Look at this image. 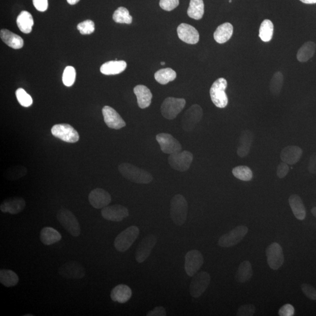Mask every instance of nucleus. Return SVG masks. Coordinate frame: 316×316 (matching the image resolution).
<instances>
[{
	"mask_svg": "<svg viewBox=\"0 0 316 316\" xmlns=\"http://www.w3.org/2000/svg\"><path fill=\"white\" fill-rule=\"evenodd\" d=\"M121 174L130 182L138 184H148L153 177L150 172L129 163H123L119 166Z\"/></svg>",
	"mask_w": 316,
	"mask_h": 316,
	"instance_id": "f257e3e1",
	"label": "nucleus"
},
{
	"mask_svg": "<svg viewBox=\"0 0 316 316\" xmlns=\"http://www.w3.org/2000/svg\"><path fill=\"white\" fill-rule=\"evenodd\" d=\"M188 210V201L183 195L173 197L170 201V216L176 225H182L187 221Z\"/></svg>",
	"mask_w": 316,
	"mask_h": 316,
	"instance_id": "f03ea898",
	"label": "nucleus"
},
{
	"mask_svg": "<svg viewBox=\"0 0 316 316\" xmlns=\"http://www.w3.org/2000/svg\"><path fill=\"white\" fill-rule=\"evenodd\" d=\"M139 234V229L137 226L132 225L117 235L114 241V247L118 252L125 253L128 250Z\"/></svg>",
	"mask_w": 316,
	"mask_h": 316,
	"instance_id": "7ed1b4c3",
	"label": "nucleus"
},
{
	"mask_svg": "<svg viewBox=\"0 0 316 316\" xmlns=\"http://www.w3.org/2000/svg\"><path fill=\"white\" fill-rule=\"evenodd\" d=\"M227 82L224 78H219L213 83L210 90L211 99L217 107L224 108L228 103V98L225 93Z\"/></svg>",
	"mask_w": 316,
	"mask_h": 316,
	"instance_id": "20e7f679",
	"label": "nucleus"
},
{
	"mask_svg": "<svg viewBox=\"0 0 316 316\" xmlns=\"http://www.w3.org/2000/svg\"><path fill=\"white\" fill-rule=\"evenodd\" d=\"M57 219L60 224L73 237H78L80 234V226L78 220L71 211L61 209L57 213Z\"/></svg>",
	"mask_w": 316,
	"mask_h": 316,
	"instance_id": "39448f33",
	"label": "nucleus"
},
{
	"mask_svg": "<svg viewBox=\"0 0 316 316\" xmlns=\"http://www.w3.org/2000/svg\"><path fill=\"white\" fill-rule=\"evenodd\" d=\"M185 105L184 98H166L161 105V113L166 119L174 120L184 109Z\"/></svg>",
	"mask_w": 316,
	"mask_h": 316,
	"instance_id": "423d86ee",
	"label": "nucleus"
},
{
	"mask_svg": "<svg viewBox=\"0 0 316 316\" xmlns=\"http://www.w3.org/2000/svg\"><path fill=\"white\" fill-rule=\"evenodd\" d=\"M193 160V154L188 151L170 154L168 157V162L171 168L181 172L187 171L190 168Z\"/></svg>",
	"mask_w": 316,
	"mask_h": 316,
	"instance_id": "0eeeda50",
	"label": "nucleus"
},
{
	"mask_svg": "<svg viewBox=\"0 0 316 316\" xmlns=\"http://www.w3.org/2000/svg\"><path fill=\"white\" fill-rule=\"evenodd\" d=\"M203 112L200 105L194 104L186 111L183 117L182 126L185 131L190 132L196 126L202 119Z\"/></svg>",
	"mask_w": 316,
	"mask_h": 316,
	"instance_id": "6e6552de",
	"label": "nucleus"
},
{
	"mask_svg": "<svg viewBox=\"0 0 316 316\" xmlns=\"http://www.w3.org/2000/svg\"><path fill=\"white\" fill-rule=\"evenodd\" d=\"M249 232V228L245 225L235 227L220 238L218 244L223 248H230L239 244Z\"/></svg>",
	"mask_w": 316,
	"mask_h": 316,
	"instance_id": "1a4fd4ad",
	"label": "nucleus"
},
{
	"mask_svg": "<svg viewBox=\"0 0 316 316\" xmlns=\"http://www.w3.org/2000/svg\"><path fill=\"white\" fill-rule=\"evenodd\" d=\"M51 132L56 138L69 143H75L79 139V133L68 124H59L53 126Z\"/></svg>",
	"mask_w": 316,
	"mask_h": 316,
	"instance_id": "9d476101",
	"label": "nucleus"
},
{
	"mask_svg": "<svg viewBox=\"0 0 316 316\" xmlns=\"http://www.w3.org/2000/svg\"><path fill=\"white\" fill-rule=\"evenodd\" d=\"M210 275L207 272H200L195 274L190 285V293L192 297L198 298L205 292L210 283Z\"/></svg>",
	"mask_w": 316,
	"mask_h": 316,
	"instance_id": "9b49d317",
	"label": "nucleus"
},
{
	"mask_svg": "<svg viewBox=\"0 0 316 316\" xmlns=\"http://www.w3.org/2000/svg\"><path fill=\"white\" fill-rule=\"evenodd\" d=\"M268 264L273 270L278 269L283 265L284 258L283 248L277 243L269 245L266 250Z\"/></svg>",
	"mask_w": 316,
	"mask_h": 316,
	"instance_id": "f8f14e48",
	"label": "nucleus"
},
{
	"mask_svg": "<svg viewBox=\"0 0 316 316\" xmlns=\"http://www.w3.org/2000/svg\"><path fill=\"white\" fill-rule=\"evenodd\" d=\"M204 258L199 251L191 250L185 256V269L190 277H193L203 265Z\"/></svg>",
	"mask_w": 316,
	"mask_h": 316,
	"instance_id": "ddd939ff",
	"label": "nucleus"
},
{
	"mask_svg": "<svg viewBox=\"0 0 316 316\" xmlns=\"http://www.w3.org/2000/svg\"><path fill=\"white\" fill-rule=\"evenodd\" d=\"M156 139L163 153L170 155L179 153L182 150V145L178 139L168 133H160L157 135Z\"/></svg>",
	"mask_w": 316,
	"mask_h": 316,
	"instance_id": "4468645a",
	"label": "nucleus"
},
{
	"mask_svg": "<svg viewBox=\"0 0 316 316\" xmlns=\"http://www.w3.org/2000/svg\"><path fill=\"white\" fill-rule=\"evenodd\" d=\"M157 243V238L153 234L147 235L141 241L135 253V259L138 263L146 261Z\"/></svg>",
	"mask_w": 316,
	"mask_h": 316,
	"instance_id": "2eb2a0df",
	"label": "nucleus"
},
{
	"mask_svg": "<svg viewBox=\"0 0 316 316\" xmlns=\"http://www.w3.org/2000/svg\"><path fill=\"white\" fill-rule=\"evenodd\" d=\"M58 273L63 278L79 280L85 277L86 270L79 263L70 261L61 266L58 269Z\"/></svg>",
	"mask_w": 316,
	"mask_h": 316,
	"instance_id": "dca6fc26",
	"label": "nucleus"
},
{
	"mask_svg": "<svg viewBox=\"0 0 316 316\" xmlns=\"http://www.w3.org/2000/svg\"><path fill=\"white\" fill-rule=\"evenodd\" d=\"M101 216L106 221L120 222L129 216V211L120 204L107 206L101 210Z\"/></svg>",
	"mask_w": 316,
	"mask_h": 316,
	"instance_id": "f3484780",
	"label": "nucleus"
},
{
	"mask_svg": "<svg viewBox=\"0 0 316 316\" xmlns=\"http://www.w3.org/2000/svg\"><path fill=\"white\" fill-rule=\"evenodd\" d=\"M102 113L105 123L110 128L120 129L126 126L125 120L113 108L105 105L102 109Z\"/></svg>",
	"mask_w": 316,
	"mask_h": 316,
	"instance_id": "a211bd4d",
	"label": "nucleus"
},
{
	"mask_svg": "<svg viewBox=\"0 0 316 316\" xmlns=\"http://www.w3.org/2000/svg\"><path fill=\"white\" fill-rule=\"evenodd\" d=\"M89 201L95 209H101L108 206L111 201V195L101 188H96L89 195Z\"/></svg>",
	"mask_w": 316,
	"mask_h": 316,
	"instance_id": "6ab92c4d",
	"label": "nucleus"
},
{
	"mask_svg": "<svg viewBox=\"0 0 316 316\" xmlns=\"http://www.w3.org/2000/svg\"><path fill=\"white\" fill-rule=\"evenodd\" d=\"M179 38L188 44H196L199 41V33L193 26L185 23L179 25L177 29Z\"/></svg>",
	"mask_w": 316,
	"mask_h": 316,
	"instance_id": "aec40b11",
	"label": "nucleus"
},
{
	"mask_svg": "<svg viewBox=\"0 0 316 316\" xmlns=\"http://www.w3.org/2000/svg\"><path fill=\"white\" fill-rule=\"evenodd\" d=\"M26 206V200L21 197L8 198L2 201L0 210L2 213H9L11 215H17L23 212Z\"/></svg>",
	"mask_w": 316,
	"mask_h": 316,
	"instance_id": "412c9836",
	"label": "nucleus"
},
{
	"mask_svg": "<svg viewBox=\"0 0 316 316\" xmlns=\"http://www.w3.org/2000/svg\"><path fill=\"white\" fill-rule=\"evenodd\" d=\"M303 155V150L295 145H289L282 150L280 157L283 162L293 165L299 162Z\"/></svg>",
	"mask_w": 316,
	"mask_h": 316,
	"instance_id": "4be33fe9",
	"label": "nucleus"
},
{
	"mask_svg": "<svg viewBox=\"0 0 316 316\" xmlns=\"http://www.w3.org/2000/svg\"><path fill=\"white\" fill-rule=\"evenodd\" d=\"M253 141V134L249 129L244 130L241 132L237 154L240 158L246 157L249 154Z\"/></svg>",
	"mask_w": 316,
	"mask_h": 316,
	"instance_id": "5701e85b",
	"label": "nucleus"
},
{
	"mask_svg": "<svg viewBox=\"0 0 316 316\" xmlns=\"http://www.w3.org/2000/svg\"><path fill=\"white\" fill-rule=\"evenodd\" d=\"M134 94L137 96L138 106L144 109L151 104L153 94L150 89L144 85H138L134 89Z\"/></svg>",
	"mask_w": 316,
	"mask_h": 316,
	"instance_id": "b1692460",
	"label": "nucleus"
},
{
	"mask_svg": "<svg viewBox=\"0 0 316 316\" xmlns=\"http://www.w3.org/2000/svg\"><path fill=\"white\" fill-rule=\"evenodd\" d=\"M132 296L131 288L126 284L117 285L111 290L110 297L113 301L120 303H125L128 302Z\"/></svg>",
	"mask_w": 316,
	"mask_h": 316,
	"instance_id": "393cba45",
	"label": "nucleus"
},
{
	"mask_svg": "<svg viewBox=\"0 0 316 316\" xmlns=\"http://www.w3.org/2000/svg\"><path fill=\"white\" fill-rule=\"evenodd\" d=\"M289 203L295 218L299 221L305 220L306 210L301 197L297 194L291 195L289 198Z\"/></svg>",
	"mask_w": 316,
	"mask_h": 316,
	"instance_id": "a878e982",
	"label": "nucleus"
},
{
	"mask_svg": "<svg viewBox=\"0 0 316 316\" xmlns=\"http://www.w3.org/2000/svg\"><path fill=\"white\" fill-rule=\"evenodd\" d=\"M126 67L125 61H111L102 64L100 72L105 75H115L124 72Z\"/></svg>",
	"mask_w": 316,
	"mask_h": 316,
	"instance_id": "bb28decb",
	"label": "nucleus"
},
{
	"mask_svg": "<svg viewBox=\"0 0 316 316\" xmlns=\"http://www.w3.org/2000/svg\"><path fill=\"white\" fill-rule=\"evenodd\" d=\"M2 41L6 45L14 49H19L23 47L24 41L19 35L10 32L8 30H2L0 32Z\"/></svg>",
	"mask_w": 316,
	"mask_h": 316,
	"instance_id": "cd10ccee",
	"label": "nucleus"
},
{
	"mask_svg": "<svg viewBox=\"0 0 316 316\" xmlns=\"http://www.w3.org/2000/svg\"><path fill=\"white\" fill-rule=\"evenodd\" d=\"M233 34V26L229 23L221 25L214 33V38L215 41L222 44L230 40Z\"/></svg>",
	"mask_w": 316,
	"mask_h": 316,
	"instance_id": "c85d7f7f",
	"label": "nucleus"
},
{
	"mask_svg": "<svg viewBox=\"0 0 316 316\" xmlns=\"http://www.w3.org/2000/svg\"><path fill=\"white\" fill-rule=\"evenodd\" d=\"M62 235L57 230L52 227L43 228L40 232V240L45 246H51L60 241Z\"/></svg>",
	"mask_w": 316,
	"mask_h": 316,
	"instance_id": "c756f323",
	"label": "nucleus"
},
{
	"mask_svg": "<svg viewBox=\"0 0 316 316\" xmlns=\"http://www.w3.org/2000/svg\"><path fill=\"white\" fill-rule=\"evenodd\" d=\"M17 24L21 32L24 33L32 32L34 24L32 15L27 11H22L17 18Z\"/></svg>",
	"mask_w": 316,
	"mask_h": 316,
	"instance_id": "7c9ffc66",
	"label": "nucleus"
},
{
	"mask_svg": "<svg viewBox=\"0 0 316 316\" xmlns=\"http://www.w3.org/2000/svg\"><path fill=\"white\" fill-rule=\"evenodd\" d=\"M253 275L252 263L249 261H244L238 266L235 275V280L239 283H245L249 281Z\"/></svg>",
	"mask_w": 316,
	"mask_h": 316,
	"instance_id": "2f4dec72",
	"label": "nucleus"
},
{
	"mask_svg": "<svg viewBox=\"0 0 316 316\" xmlns=\"http://www.w3.org/2000/svg\"><path fill=\"white\" fill-rule=\"evenodd\" d=\"M316 49V43L309 41L304 43L299 49L297 59L300 63H306L314 57Z\"/></svg>",
	"mask_w": 316,
	"mask_h": 316,
	"instance_id": "473e14b6",
	"label": "nucleus"
},
{
	"mask_svg": "<svg viewBox=\"0 0 316 316\" xmlns=\"http://www.w3.org/2000/svg\"><path fill=\"white\" fill-rule=\"evenodd\" d=\"M204 13L203 0H190V7L188 10L189 17L194 20H199L203 17Z\"/></svg>",
	"mask_w": 316,
	"mask_h": 316,
	"instance_id": "72a5a7b5",
	"label": "nucleus"
},
{
	"mask_svg": "<svg viewBox=\"0 0 316 316\" xmlns=\"http://www.w3.org/2000/svg\"><path fill=\"white\" fill-rule=\"evenodd\" d=\"M19 282V278L16 273L9 269L0 270V283L4 286L9 287L16 286Z\"/></svg>",
	"mask_w": 316,
	"mask_h": 316,
	"instance_id": "f704fd0d",
	"label": "nucleus"
},
{
	"mask_svg": "<svg viewBox=\"0 0 316 316\" xmlns=\"http://www.w3.org/2000/svg\"><path fill=\"white\" fill-rule=\"evenodd\" d=\"M176 73L171 68H165L157 71L155 74V79L161 85L168 84L176 78Z\"/></svg>",
	"mask_w": 316,
	"mask_h": 316,
	"instance_id": "c9c22d12",
	"label": "nucleus"
},
{
	"mask_svg": "<svg viewBox=\"0 0 316 316\" xmlns=\"http://www.w3.org/2000/svg\"><path fill=\"white\" fill-rule=\"evenodd\" d=\"M274 27L272 22L269 20L263 21L260 26L259 36L262 41L268 42L273 37Z\"/></svg>",
	"mask_w": 316,
	"mask_h": 316,
	"instance_id": "e433bc0d",
	"label": "nucleus"
},
{
	"mask_svg": "<svg viewBox=\"0 0 316 316\" xmlns=\"http://www.w3.org/2000/svg\"><path fill=\"white\" fill-rule=\"evenodd\" d=\"M284 78L283 73L281 72H276L272 76L269 89L272 95L278 96L280 95L283 89Z\"/></svg>",
	"mask_w": 316,
	"mask_h": 316,
	"instance_id": "4c0bfd02",
	"label": "nucleus"
},
{
	"mask_svg": "<svg viewBox=\"0 0 316 316\" xmlns=\"http://www.w3.org/2000/svg\"><path fill=\"white\" fill-rule=\"evenodd\" d=\"M232 174L241 181H250L253 178V173L249 167L247 166H238L232 170Z\"/></svg>",
	"mask_w": 316,
	"mask_h": 316,
	"instance_id": "58836bf2",
	"label": "nucleus"
},
{
	"mask_svg": "<svg viewBox=\"0 0 316 316\" xmlns=\"http://www.w3.org/2000/svg\"><path fill=\"white\" fill-rule=\"evenodd\" d=\"M113 19L117 23L130 24L132 23V17L129 11L125 7L117 8L113 15Z\"/></svg>",
	"mask_w": 316,
	"mask_h": 316,
	"instance_id": "ea45409f",
	"label": "nucleus"
},
{
	"mask_svg": "<svg viewBox=\"0 0 316 316\" xmlns=\"http://www.w3.org/2000/svg\"><path fill=\"white\" fill-rule=\"evenodd\" d=\"M27 174V169L24 166L17 165L7 170L4 176L9 181H16Z\"/></svg>",
	"mask_w": 316,
	"mask_h": 316,
	"instance_id": "a19ab883",
	"label": "nucleus"
},
{
	"mask_svg": "<svg viewBox=\"0 0 316 316\" xmlns=\"http://www.w3.org/2000/svg\"><path fill=\"white\" fill-rule=\"evenodd\" d=\"M76 76L75 69L72 66H67L64 70L63 76V84L67 87L73 86L76 80Z\"/></svg>",
	"mask_w": 316,
	"mask_h": 316,
	"instance_id": "79ce46f5",
	"label": "nucleus"
},
{
	"mask_svg": "<svg viewBox=\"0 0 316 316\" xmlns=\"http://www.w3.org/2000/svg\"><path fill=\"white\" fill-rule=\"evenodd\" d=\"M18 101L24 107H30L33 103L32 96L28 94L24 89L19 88L15 92Z\"/></svg>",
	"mask_w": 316,
	"mask_h": 316,
	"instance_id": "37998d69",
	"label": "nucleus"
},
{
	"mask_svg": "<svg viewBox=\"0 0 316 316\" xmlns=\"http://www.w3.org/2000/svg\"><path fill=\"white\" fill-rule=\"evenodd\" d=\"M77 28L82 35H89L94 32L95 25L92 20H86L77 25Z\"/></svg>",
	"mask_w": 316,
	"mask_h": 316,
	"instance_id": "c03bdc74",
	"label": "nucleus"
},
{
	"mask_svg": "<svg viewBox=\"0 0 316 316\" xmlns=\"http://www.w3.org/2000/svg\"><path fill=\"white\" fill-rule=\"evenodd\" d=\"M255 307L253 305H244L238 309L237 315L238 316H252L255 312Z\"/></svg>",
	"mask_w": 316,
	"mask_h": 316,
	"instance_id": "a18cd8bd",
	"label": "nucleus"
},
{
	"mask_svg": "<svg viewBox=\"0 0 316 316\" xmlns=\"http://www.w3.org/2000/svg\"><path fill=\"white\" fill-rule=\"evenodd\" d=\"M179 4V0H160L159 5L163 10L170 11L174 10Z\"/></svg>",
	"mask_w": 316,
	"mask_h": 316,
	"instance_id": "49530a36",
	"label": "nucleus"
},
{
	"mask_svg": "<svg viewBox=\"0 0 316 316\" xmlns=\"http://www.w3.org/2000/svg\"><path fill=\"white\" fill-rule=\"evenodd\" d=\"M301 289L304 295L312 300H316V289L312 285L303 284L301 285Z\"/></svg>",
	"mask_w": 316,
	"mask_h": 316,
	"instance_id": "de8ad7c7",
	"label": "nucleus"
},
{
	"mask_svg": "<svg viewBox=\"0 0 316 316\" xmlns=\"http://www.w3.org/2000/svg\"><path fill=\"white\" fill-rule=\"evenodd\" d=\"M289 171V167L288 164L284 162H281L277 167V175L279 178L283 179L287 175Z\"/></svg>",
	"mask_w": 316,
	"mask_h": 316,
	"instance_id": "09e8293b",
	"label": "nucleus"
},
{
	"mask_svg": "<svg viewBox=\"0 0 316 316\" xmlns=\"http://www.w3.org/2000/svg\"><path fill=\"white\" fill-rule=\"evenodd\" d=\"M295 309L290 304L284 305L278 312L279 315L281 316H292L295 315Z\"/></svg>",
	"mask_w": 316,
	"mask_h": 316,
	"instance_id": "8fccbe9b",
	"label": "nucleus"
},
{
	"mask_svg": "<svg viewBox=\"0 0 316 316\" xmlns=\"http://www.w3.org/2000/svg\"><path fill=\"white\" fill-rule=\"evenodd\" d=\"M34 7L37 10L41 12H44L48 8V0H33Z\"/></svg>",
	"mask_w": 316,
	"mask_h": 316,
	"instance_id": "3c124183",
	"label": "nucleus"
},
{
	"mask_svg": "<svg viewBox=\"0 0 316 316\" xmlns=\"http://www.w3.org/2000/svg\"><path fill=\"white\" fill-rule=\"evenodd\" d=\"M147 316H166V309L162 306H158L152 311L148 312Z\"/></svg>",
	"mask_w": 316,
	"mask_h": 316,
	"instance_id": "603ef678",
	"label": "nucleus"
},
{
	"mask_svg": "<svg viewBox=\"0 0 316 316\" xmlns=\"http://www.w3.org/2000/svg\"><path fill=\"white\" fill-rule=\"evenodd\" d=\"M308 169L312 174L316 175V152L309 158Z\"/></svg>",
	"mask_w": 316,
	"mask_h": 316,
	"instance_id": "864d4df0",
	"label": "nucleus"
},
{
	"mask_svg": "<svg viewBox=\"0 0 316 316\" xmlns=\"http://www.w3.org/2000/svg\"><path fill=\"white\" fill-rule=\"evenodd\" d=\"M300 1L307 4H316V0H300Z\"/></svg>",
	"mask_w": 316,
	"mask_h": 316,
	"instance_id": "5fc2aeb1",
	"label": "nucleus"
},
{
	"mask_svg": "<svg viewBox=\"0 0 316 316\" xmlns=\"http://www.w3.org/2000/svg\"><path fill=\"white\" fill-rule=\"evenodd\" d=\"M80 0H67L68 3L70 5H74L77 4Z\"/></svg>",
	"mask_w": 316,
	"mask_h": 316,
	"instance_id": "6e6d98bb",
	"label": "nucleus"
},
{
	"mask_svg": "<svg viewBox=\"0 0 316 316\" xmlns=\"http://www.w3.org/2000/svg\"><path fill=\"white\" fill-rule=\"evenodd\" d=\"M311 213L316 218V207H314V208H312L311 210Z\"/></svg>",
	"mask_w": 316,
	"mask_h": 316,
	"instance_id": "4d7b16f0",
	"label": "nucleus"
},
{
	"mask_svg": "<svg viewBox=\"0 0 316 316\" xmlns=\"http://www.w3.org/2000/svg\"><path fill=\"white\" fill-rule=\"evenodd\" d=\"M33 315L32 314H29V315H25L24 316H33Z\"/></svg>",
	"mask_w": 316,
	"mask_h": 316,
	"instance_id": "13d9d810",
	"label": "nucleus"
},
{
	"mask_svg": "<svg viewBox=\"0 0 316 316\" xmlns=\"http://www.w3.org/2000/svg\"><path fill=\"white\" fill-rule=\"evenodd\" d=\"M160 64H161V65H165V63H164V62H161Z\"/></svg>",
	"mask_w": 316,
	"mask_h": 316,
	"instance_id": "bf43d9fd",
	"label": "nucleus"
}]
</instances>
